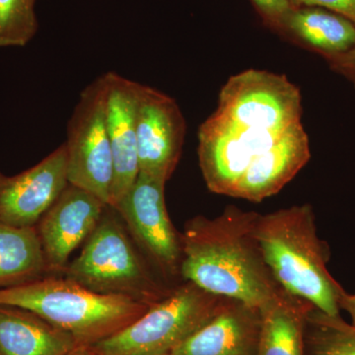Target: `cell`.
<instances>
[{
    "mask_svg": "<svg viewBox=\"0 0 355 355\" xmlns=\"http://www.w3.org/2000/svg\"><path fill=\"white\" fill-rule=\"evenodd\" d=\"M186 135L181 109L170 96L139 84L137 140L139 172L168 180L176 169Z\"/></svg>",
    "mask_w": 355,
    "mask_h": 355,
    "instance_id": "obj_9",
    "label": "cell"
},
{
    "mask_svg": "<svg viewBox=\"0 0 355 355\" xmlns=\"http://www.w3.org/2000/svg\"><path fill=\"white\" fill-rule=\"evenodd\" d=\"M104 76L81 92L67 125L69 184L89 191L109 205L114 169L105 114Z\"/></svg>",
    "mask_w": 355,
    "mask_h": 355,
    "instance_id": "obj_7",
    "label": "cell"
},
{
    "mask_svg": "<svg viewBox=\"0 0 355 355\" xmlns=\"http://www.w3.org/2000/svg\"><path fill=\"white\" fill-rule=\"evenodd\" d=\"M282 27L328 57L347 53L355 46L354 23L321 7H295Z\"/></svg>",
    "mask_w": 355,
    "mask_h": 355,
    "instance_id": "obj_17",
    "label": "cell"
},
{
    "mask_svg": "<svg viewBox=\"0 0 355 355\" xmlns=\"http://www.w3.org/2000/svg\"><path fill=\"white\" fill-rule=\"evenodd\" d=\"M329 58L336 69L355 78V46L347 53L329 55Z\"/></svg>",
    "mask_w": 355,
    "mask_h": 355,
    "instance_id": "obj_23",
    "label": "cell"
},
{
    "mask_svg": "<svg viewBox=\"0 0 355 355\" xmlns=\"http://www.w3.org/2000/svg\"><path fill=\"white\" fill-rule=\"evenodd\" d=\"M151 268L118 212L107 205L80 254L69 261L62 273L96 293L128 296L153 306L173 287L166 286L165 280Z\"/></svg>",
    "mask_w": 355,
    "mask_h": 355,
    "instance_id": "obj_4",
    "label": "cell"
},
{
    "mask_svg": "<svg viewBox=\"0 0 355 355\" xmlns=\"http://www.w3.org/2000/svg\"><path fill=\"white\" fill-rule=\"evenodd\" d=\"M340 309L349 313L352 317V324L355 327V294L343 292L340 299Z\"/></svg>",
    "mask_w": 355,
    "mask_h": 355,
    "instance_id": "obj_24",
    "label": "cell"
},
{
    "mask_svg": "<svg viewBox=\"0 0 355 355\" xmlns=\"http://www.w3.org/2000/svg\"><path fill=\"white\" fill-rule=\"evenodd\" d=\"M166 183L162 178L139 172L113 209L156 272L172 280L181 277L183 248L166 207Z\"/></svg>",
    "mask_w": 355,
    "mask_h": 355,
    "instance_id": "obj_8",
    "label": "cell"
},
{
    "mask_svg": "<svg viewBox=\"0 0 355 355\" xmlns=\"http://www.w3.org/2000/svg\"><path fill=\"white\" fill-rule=\"evenodd\" d=\"M78 345L31 311L0 304V355H67Z\"/></svg>",
    "mask_w": 355,
    "mask_h": 355,
    "instance_id": "obj_15",
    "label": "cell"
},
{
    "mask_svg": "<svg viewBox=\"0 0 355 355\" xmlns=\"http://www.w3.org/2000/svg\"><path fill=\"white\" fill-rule=\"evenodd\" d=\"M254 231L266 265L282 288L326 314L340 315L345 291L327 268L330 249L318 236L310 205L260 214Z\"/></svg>",
    "mask_w": 355,
    "mask_h": 355,
    "instance_id": "obj_2",
    "label": "cell"
},
{
    "mask_svg": "<svg viewBox=\"0 0 355 355\" xmlns=\"http://www.w3.org/2000/svg\"><path fill=\"white\" fill-rule=\"evenodd\" d=\"M299 89L284 76L250 69L224 84L214 120L242 132H284L300 123Z\"/></svg>",
    "mask_w": 355,
    "mask_h": 355,
    "instance_id": "obj_6",
    "label": "cell"
},
{
    "mask_svg": "<svg viewBox=\"0 0 355 355\" xmlns=\"http://www.w3.org/2000/svg\"><path fill=\"white\" fill-rule=\"evenodd\" d=\"M105 114L113 157L114 179L110 207L132 188L139 174L137 140V100L139 83L114 71L104 74Z\"/></svg>",
    "mask_w": 355,
    "mask_h": 355,
    "instance_id": "obj_12",
    "label": "cell"
},
{
    "mask_svg": "<svg viewBox=\"0 0 355 355\" xmlns=\"http://www.w3.org/2000/svg\"><path fill=\"white\" fill-rule=\"evenodd\" d=\"M221 299L186 282L133 323L90 347L97 355H167L212 316Z\"/></svg>",
    "mask_w": 355,
    "mask_h": 355,
    "instance_id": "obj_5",
    "label": "cell"
},
{
    "mask_svg": "<svg viewBox=\"0 0 355 355\" xmlns=\"http://www.w3.org/2000/svg\"><path fill=\"white\" fill-rule=\"evenodd\" d=\"M0 304L31 311L83 345L114 335L151 307L128 296L96 293L55 275L0 289Z\"/></svg>",
    "mask_w": 355,
    "mask_h": 355,
    "instance_id": "obj_3",
    "label": "cell"
},
{
    "mask_svg": "<svg viewBox=\"0 0 355 355\" xmlns=\"http://www.w3.org/2000/svg\"><path fill=\"white\" fill-rule=\"evenodd\" d=\"M314 307L309 301L279 287L260 307L257 355H305V323Z\"/></svg>",
    "mask_w": 355,
    "mask_h": 355,
    "instance_id": "obj_16",
    "label": "cell"
},
{
    "mask_svg": "<svg viewBox=\"0 0 355 355\" xmlns=\"http://www.w3.org/2000/svg\"><path fill=\"white\" fill-rule=\"evenodd\" d=\"M310 156L309 137L300 121L250 166L232 198L260 202L272 197L307 164Z\"/></svg>",
    "mask_w": 355,
    "mask_h": 355,
    "instance_id": "obj_14",
    "label": "cell"
},
{
    "mask_svg": "<svg viewBox=\"0 0 355 355\" xmlns=\"http://www.w3.org/2000/svg\"><path fill=\"white\" fill-rule=\"evenodd\" d=\"M36 0H0V48H22L29 43L39 23Z\"/></svg>",
    "mask_w": 355,
    "mask_h": 355,
    "instance_id": "obj_20",
    "label": "cell"
},
{
    "mask_svg": "<svg viewBox=\"0 0 355 355\" xmlns=\"http://www.w3.org/2000/svg\"><path fill=\"white\" fill-rule=\"evenodd\" d=\"M67 186L65 144L19 174L7 176L0 171V222L14 227H36Z\"/></svg>",
    "mask_w": 355,
    "mask_h": 355,
    "instance_id": "obj_10",
    "label": "cell"
},
{
    "mask_svg": "<svg viewBox=\"0 0 355 355\" xmlns=\"http://www.w3.org/2000/svg\"><path fill=\"white\" fill-rule=\"evenodd\" d=\"M67 355H97L91 349L90 345H79L76 349H72Z\"/></svg>",
    "mask_w": 355,
    "mask_h": 355,
    "instance_id": "obj_25",
    "label": "cell"
},
{
    "mask_svg": "<svg viewBox=\"0 0 355 355\" xmlns=\"http://www.w3.org/2000/svg\"><path fill=\"white\" fill-rule=\"evenodd\" d=\"M260 308L222 297L212 316L167 355H257Z\"/></svg>",
    "mask_w": 355,
    "mask_h": 355,
    "instance_id": "obj_13",
    "label": "cell"
},
{
    "mask_svg": "<svg viewBox=\"0 0 355 355\" xmlns=\"http://www.w3.org/2000/svg\"><path fill=\"white\" fill-rule=\"evenodd\" d=\"M46 275L37 228L0 222V289L22 286Z\"/></svg>",
    "mask_w": 355,
    "mask_h": 355,
    "instance_id": "obj_18",
    "label": "cell"
},
{
    "mask_svg": "<svg viewBox=\"0 0 355 355\" xmlns=\"http://www.w3.org/2000/svg\"><path fill=\"white\" fill-rule=\"evenodd\" d=\"M106 207L96 196L69 184L36 226L48 275L64 272L70 256L92 234Z\"/></svg>",
    "mask_w": 355,
    "mask_h": 355,
    "instance_id": "obj_11",
    "label": "cell"
},
{
    "mask_svg": "<svg viewBox=\"0 0 355 355\" xmlns=\"http://www.w3.org/2000/svg\"><path fill=\"white\" fill-rule=\"evenodd\" d=\"M266 21L282 27L295 7L293 0H252Z\"/></svg>",
    "mask_w": 355,
    "mask_h": 355,
    "instance_id": "obj_21",
    "label": "cell"
},
{
    "mask_svg": "<svg viewBox=\"0 0 355 355\" xmlns=\"http://www.w3.org/2000/svg\"><path fill=\"white\" fill-rule=\"evenodd\" d=\"M260 214L226 207L216 218L197 216L181 234V277L203 291L260 308L279 291L256 237Z\"/></svg>",
    "mask_w": 355,
    "mask_h": 355,
    "instance_id": "obj_1",
    "label": "cell"
},
{
    "mask_svg": "<svg viewBox=\"0 0 355 355\" xmlns=\"http://www.w3.org/2000/svg\"><path fill=\"white\" fill-rule=\"evenodd\" d=\"M305 355H355V327L313 307L306 317Z\"/></svg>",
    "mask_w": 355,
    "mask_h": 355,
    "instance_id": "obj_19",
    "label": "cell"
},
{
    "mask_svg": "<svg viewBox=\"0 0 355 355\" xmlns=\"http://www.w3.org/2000/svg\"><path fill=\"white\" fill-rule=\"evenodd\" d=\"M296 6L321 7L340 14L355 25V0H293Z\"/></svg>",
    "mask_w": 355,
    "mask_h": 355,
    "instance_id": "obj_22",
    "label": "cell"
}]
</instances>
